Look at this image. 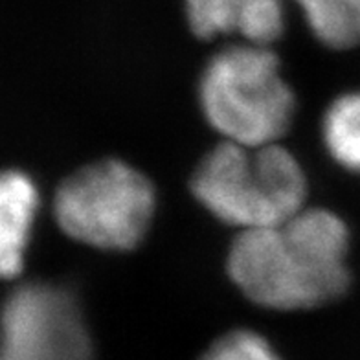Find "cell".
<instances>
[{
  "mask_svg": "<svg viewBox=\"0 0 360 360\" xmlns=\"http://www.w3.org/2000/svg\"><path fill=\"white\" fill-rule=\"evenodd\" d=\"M347 245L349 233L338 215L304 208L278 226L243 230L228 254V274L263 307H318L349 285Z\"/></svg>",
  "mask_w": 360,
  "mask_h": 360,
  "instance_id": "cell-1",
  "label": "cell"
},
{
  "mask_svg": "<svg viewBox=\"0 0 360 360\" xmlns=\"http://www.w3.org/2000/svg\"><path fill=\"white\" fill-rule=\"evenodd\" d=\"M191 190L217 219L243 230L283 224L304 210L307 182L298 160L278 143H219L200 162Z\"/></svg>",
  "mask_w": 360,
  "mask_h": 360,
  "instance_id": "cell-2",
  "label": "cell"
},
{
  "mask_svg": "<svg viewBox=\"0 0 360 360\" xmlns=\"http://www.w3.org/2000/svg\"><path fill=\"white\" fill-rule=\"evenodd\" d=\"M199 96L210 124L243 146L276 143L292 120L294 94L269 46H232L212 57Z\"/></svg>",
  "mask_w": 360,
  "mask_h": 360,
  "instance_id": "cell-3",
  "label": "cell"
},
{
  "mask_svg": "<svg viewBox=\"0 0 360 360\" xmlns=\"http://www.w3.org/2000/svg\"><path fill=\"white\" fill-rule=\"evenodd\" d=\"M155 212L151 182L120 160L68 176L56 191L53 215L68 237L105 250H129L146 236Z\"/></svg>",
  "mask_w": 360,
  "mask_h": 360,
  "instance_id": "cell-4",
  "label": "cell"
},
{
  "mask_svg": "<svg viewBox=\"0 0 360 360\" xmlns=\"http://www.w3.org/2000/svg\"><path fill=\"white\" fill-rule=\"evenodd\" d=\"M76 300L56 285H22L6 300L0 360H90Z\"/></svg>",
  "mask_w": 360,
  "mask_h": 360,
  "instance_id": "cell-5",
  "label": "cell"
},
{
  "mask_svg": "<svg viewBox=\"0 0 360 360\" xmlns=\"http://www.w3.org/2000/svg\"><path fill=\"white\" fill-rule=\"evenodd\" d=\"M186 19L199 39L239 34L248 44L269 46L285 28L281 0H184Z\"/></svg>",
  "mask_w": 360,
  "mask_h": 360,
  "instance_id": "cell-6",
  "label": "cell"
},
{
  "mask_svg": "<svg viewBox=\"0 0 360 360\" xmlns=\"http://www.w3.org/2000/svg\"><path fill=\"white\" fill-rule=\"evenodd\" d=\"M37 212V190L30 176L8 171L0 180V270L6 280L22 270L30 228Z\"/></svg>",
  "mask_w": 360,
  "mask_h": 360,
  "instance_id": "cell-7",
  "label": "cell"
},
{
  "mask_svg": "<svg viewBox=\"0 0 360 360\" xmlns=\"http://www.w3.org/2000/svg\"><path fill=\"white\" fill-rule=\"evenodd\" d=\"M309 28L323 44L338 50L360 46V0H294Z\"/></svg>",
  "mask_w": 360,
  "mask_h": 360,
  "instance_id": "cell-8",
  "label": "cell"
},
{
  "mask_svg": "<svg viewBox=\"0 0 360 360\" xmlns=\"http://www.w3.org/2000/svg\"><path fill=\"white\" fill-rule=\"evenodd\" d=\"M323 142L340 166L360 173V92L342 96L329 107Z\"/></svg>",
  "mask_w": 360,
  "mask_h": 360,
  "instance_id": "cell-9",
  "label": "cell"
},
{
  "mask_svg": "<svg viewBox=\"0 0 360 360\" xmlns=\"http://www.w3.org/2000/svg\"><path fill=\"white\" fill-rule=\"evenodd\" d=\"M202 360H281L265 338L254 331L239 329L219 338Z\"/></svg>",
  "mask_w": 360,
  "mask_h": 360,
  "instance_id": "cell-10",
  "label": "cell"
}]
</instances>
